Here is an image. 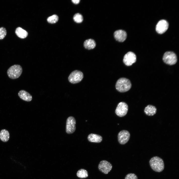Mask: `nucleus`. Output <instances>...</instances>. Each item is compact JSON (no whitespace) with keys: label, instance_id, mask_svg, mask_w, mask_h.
<instances>
[{"label":"nucleus","instance_id":"1","mask_svg":"<svg viewBox=\"0 0 179 179\" xmlns=\"http://www.w3.org/2000/svg\"><path fill=\"white\" fill-rule=\"evenodd\" d=\"M149 163L151 169L156 172H161L164 169V161L159 157L155 156L149 160Z\"/></svg>","mask_w":179,"mask_h":179},{"label":"nucleus","instance_id":"2","mask_svg":"<svg viewBox=\"0 0 179 179\" xmlns=\"http://www.w3.org/2000/svg\"><path fill=\"white\" fill-rule=\"evenodd\" d=\"M131 86V83L129 79L125 78H121L117 81L115 87L118 91L123 92L129 90Z\"/></svg>","mask_w":179,"mask_h":179},{"label":"nucleus","instance_id":"3","mask_svg":"<svg viewBox=\"0 0 179 179\" xmlns=\"http://www.w3.org/2000/svg\"><path fill=\"white\" fill-rule=\"evenodd\" d=\"M22 72V68L20 65H14L8 69L7 74L9 78L14 79L18 78L21 75Z\"/></svg>","mask_w":179,"mask_h":179},{"label":"nucleus","instance_id":"4","mask_svg":"<svg viewBox=\"0 0 179 179\" xmlns=\"http://www.w3.org/2000/svg\"><path fill=\"white\" fill-rule=\"evenodd\" d=\"M163 60L167 64L172 65L175 64L177 61V57L176 54L171 51H167L164 54Z\"/></svg>","mask_w":179,"mask_h":179},{"label":"nucleus","instance_id":"5","mask_svg":"<svg viewBox=\"0 0 179 179\" xmlns=\"http://www.w3.org/2000/svg\"><path fill=\"white\" fill-rule=\"evenodd\" d=\"M83 78V73L80 71L75 70L72 72L68 77L69 81L71 83L75 84L80 82Z\"/></svg>","mask_w":179,"mask_h":179},{"label":"nucleus","instance_id":"6","mask_svg":"<svg viewBox=\"0 0 179 179\" xmlns=\"http://www.w3.org/2000/svg\"><path fill=\"white\" fill-rule=\"evenodd\" d=\"M128 109V105L125 102H121L118 103L115 110L116 114L119 117H122L127 114Z\"/></svg>","mask_w":179,"mask_h":179},{"label":"nucleus","instance_id":"7","mask_svg":"<svg viewBox=\"0 0 179 179\" xmlns=\"http://www.w3.org/2000/svg\"><path fill=\"white\" fill-rule=\"evenodd\" d=\"M76 121L75 118L72 116L69 117L66 122V131L68 134L73 133L75 131Z\"/></svg>","mask_w":179,"mask_h":179},{"label":"nucleus","instance_id":"8","mask_svg":"<svg viewBox=\"0 0 179 179\" xmlns=\"http://www.w3.org/2000/svg\"><path fill=\"white\" fill-rule=\"evenodd\" d=\"M136 56L133 52L129 51L124 55L123 62L127 66H130L135 62Z\"/></svg>","mask_w":179,"mask_h":179},{"label":"nucleus","instance_id":"9","mask_svg":"<svg viewBox=\"0 0 179 179\" xmlns=\"http://www.w3.org/2000/svg\"><path fill=\"white\" fill-rule=\"evenodd\" d=\"M112 168L111 164L105 160L101 161L98 165V168L100 171L105 174H108L111 170Z\"/></svg>","mask_w":179,"mask_h":179},{"label":"nucleus","instance_id":"10","mask_svg":"<svg viewBox=\"0 0 179 179\" xmlns=\"http://www.w3.org/2000/svg\"><path fill=\"white\" fill-rule=\"evenodd\" d=\"M130 137V134L128 131L126 130H122L118 134V142L121 144H124L129 140Z\"/></svg>","mask_w":179,"mask_h":179},{"label":"nucleus","instance_id":"11","mask_svg":"<svg viewBox=\"0 0 179 179\" xmlns=\"http://www.w3.org/2000/svg\"><path fill=\"white\" fill-rule=\"evenodd\" d=\"M168 26L169 24L166 20H161L158 22L156 25V31L158 33L162 34L167 31Z\"/></svg>","mask_w":179,"mask_h":179},{"label":"nucleus","instance_id":"12","mask_svg":"<svg viewBox=\"0 0 179 179\" xmlns=\"http://www.w3.org/2000/svg\"><path fill=\"white\" fill-rule=\"evenodd\" d=\"M115 38L117 41L122 42L124 41L127 37V34L124 31L119 30L116 31L114 33Z\"/></svg>","mask_w":179,"mask_h":179},{"label":"nucleus","instance_id":"13","mask_svg":"<svg viewBox=\"0 0 179 179\" xmlns=\"http://www.w3.org/2000/svg\"><path fill=\"white\" fill-rule=\"evenodd\" d=\"M18 95L21 99L26 101H30L32 99V96L30 94L24 90L19 91Z\"/></svg>","mask_w":179,"mask_h":179},{"label":"nucleus","instance_id":"14","mask_svg":"<svg viewBox=\"0 0 179 179\" xmlns=\"http://www.w3.org/2000/svg\"><path fill=\"white\" fill-rule=\"evenodd\" d=\"M88 139L89 141L95 143H100L102 140V138L101 136L94 134H89L88 136Z\"/></svg>","mask_w":179,"mask_h":179},{"label":"nucleus","instance_id":"15","mask_svg":"<svg viewBox=\"0 0 179 179\" xmlns=\"http://www.w3.org/2000/svg\"><path fill=\"white\" fill-rule=\"evenodd\" d=\"M144 112L147 115L152 116L155 115L157 112V109L154 106L149 105L145 108Z\"/></svg>","mask_w":179,"mask_h":179},{"label":"nucleus","instance_id":"16","mask_svg":"<svg viewBox=\"0 0 179 179\" xmlns=\"http://www.w3.org/2000/svg\"><path fill=\"white\" fill-rule=\"evenodd\" d=\"M96 46L95 41L93 39H89L86 40L84 43V46L86 49H90L94 48Z\"/></svg>","mask_w":179,"mask_h":179},{"label":"nucleus","instance_id":"17","mask_svg":"<svg viewBox=\"0 0 179 179\" xmlns=\"http://www.w3.org/2000/svg\"><path fill=\"white\" fill-rule=\"evenodd\" d=\"M15 33L18 37L22 39L26 38L28 35V33L26 31L20 27L16 29Z\"/></svg>","mask_w":179,"mask_h":179},{"label":"nucleus","instance_id":"18","mask_svg":"<svg viewBox=\"0 0 179 179\" xmlns=\"http://www.w3.org/2000/svg\"><path fill=\"white\" fill-rule=\"evenodd\" d=\"M9 138V132L5 129L1 130L0 132V139L4 142L7 141Z\"/></svg>","mask_w":179,"mask_h":179},{"label":"nucleus","instance_id":"19","mask_svg":"<svg viewBox=\"0 0 179 179\" xmlns=\"http://www.w3.org/2000/svg\"><path fill=\"white\" fill-rule=\"evenodd\" d=\"M77 175L80 178H85L88 177V172L86 170L81 169L78 171L77 173Z\"/></svg>","mask_w":179,"mask_h":179},{"label":"nucleus","instance_id":"20","mask_svg":"<svg viewBox=\"0 0 179 179\" xmlns=\"http://www.w3.org/2000/svg\"><path fill=\"white\" fill-rule=\"evenodd\" d=\"M58 16L57 15L54 14L48 17L47 19V20L49 23L53 24L56 22L58 21Z\"/></svg>","mask_w":179,"mask_h":179},{"label":"nucleus","instance_id":"21","mask_svg":"<svg viewBox=\"0 0 179 179\" xmlns=\"http://www.w3.org/2000/svg\"><path fill=\"white\" fill-rule=\"evenodd\" d=\"M73 19L74 21L78 23L82 22L83 20L82 16L79 13L75 14L73 16Z\"/></svg>","mask_w":179,"mask_h":179},{"label":"nucleus","instance_id":"22","mask_svg":"<svg viewBox=\"0 0 179 179\" xmlns=\"http://www.w3.org/2000/svg\"><path fill=\"white\" fill-rule=\"evenodd\" d=\"M6 34L5 29L3 27L0 28V40L3 39L5 37Z\"/></svg>","mask_w":179,"mask_h":179},{"label":"nucleus","instance_id":"23","mask_svg":"<svg viewBox=\"0 0 179 179\" xmlns=\"http://www.w3.org/2000/svg\"><path fill=\"white\" fill-rule=\"evenodd\" d=\"M125 179H138V178L135 174L130 173L126 175Z\"/></svg>","mask_w":179,"mask_h":179},{"label":"nucleus","instance_id":"24","mask_svg":"<svg viewBox=\"0 0 179 179\" xmlns=\"http://www.w3.org/2000/svg\"><path fill=\"white\" fill-rule=\"evenodd\" d=\"M80 1V0H72V1L74 3L77 4L79 3Z\"/></svg>","mask_w":179,"mask_h":179}]
</instances>
